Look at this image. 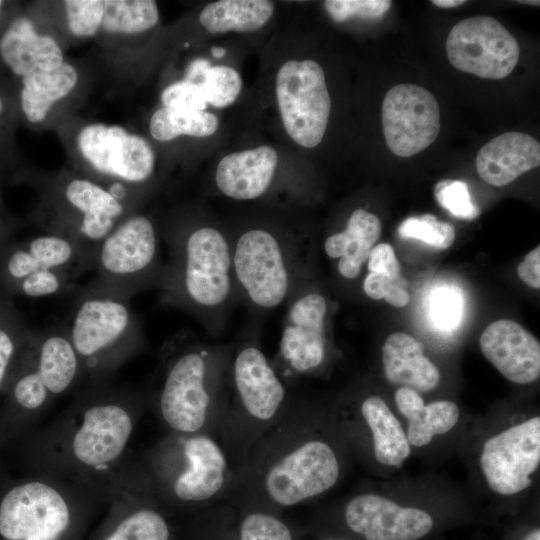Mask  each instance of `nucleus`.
<instances>
[{"label": "nucleus", "mask_w": 540, "mask_h": 540, "mask_svg": "<svg viewBox=\"0 0 540 540\" xmlns=\"http://www.w3.org/2000/svg\"><path fill=\"white\" fill-rule=\"evenodd\" d=\"M165 239L167 256L156 286L160 302L217 333L239 298L230 237L214 225L197 223L173 228Z\"/></svg>", "instance_id": "f257e3e1"}, {"label": "nucleus", "mask_w": 540, "mask_h": 540, "mask_svg": "<svg viewBox=\"0 0 540 540\" xmlns=\"http://www.w3.org/2000/svg\"><path fill=\"white\" fill-rule=\"evenodd\" d=\"M230 239L238 296L252 309H275L309 279L307 244L296 232L252 226Z\"/></svg>", "instance_id": "f03ea898"}, {"label": "nucleus", "mask_w": 540, "mask_h": 540, "mask_svg": "<svg viewBox=\"0 0 540 540\" xmlns=\"http://www.w3.org/2000/svg\"><path fill=\"white\" fill-rule=\"evenodd\" d=\"M66 326L82 367L94 371L119 363L142 340V326L130 300L90 282L77 290Z\"/></svg>", "instance_id": "7ed1b4c3"}, {"label": "nucleus", "mask_w": 540, "mask_h": 540, "mask_svg": "<svg viewBox=\"0 0 540 540\" xmlns=\"http://www.w3.org/2000/svg\"><path fill=\"white\" fill-rule=\"evenodd\" d=\"M162 263L160 235L154 222L146 215L130 214L98 246L90 283L131 300L156 288Z\"/></svg>", "instance_id": "20e7f679"}, {"label": "nucleus", "mask_w": 540, "mask_h": 540, "mask_svg": "<svg viewBox=\"0 0 540 540\" xmlns=\"http://www.w3.org/2000/svg\"><path fill=\"white\" fill-rule=\"evenodd\" d=\"M2 273L18 294L41 298L69 293L93 270L94 255L79 243L44 233L8 250Z\"/></svg>", "instance_id": "39448f33"}, {"label": "nucleus", "mask_w": 540, "mask_h": 540, "mask_svg": "<svg viewBox=\"0 0 540 540\" xmlns=\"http://www.w3.org/2000/svg\"><path fill=\"white\" fill-rule=\"evenodd\" d=\"M168 342L173 354L160 392V411L173 430L193 433L203 427L211 402L210 350L196 342L188 331L176 334Z\"/></svg>", "instance_id": "423d86ee"}, {"label": "nucleus", "mask_w": 540, "mask_h": 540, "mask_svg": "<svg viewBox=\"0 0 540 540\" xmlns=\"http://www.w3.org/2000/svg\"><path fill=\"white\" fill-rule=\"evenodd\" d=\"M126 201L88 178H71L56 194V213L48 234L69 238L96 255L103 239L127 216Z\"/></svg>", "instance_id": "0eeeda50"}, {"label": "nucleus", "mask_w": 540, "mask_h": 540, "mask_svg": "<svg viewBox=\"0 0 540 540\" xmlns=\"http://www.w3.org/2000/svg\"><path fill=\"white\" fill-rule=\"evenodd\" d=\"M78 521L53 486L28 481L0 500V540H77Z\"/></svg>", "instance_id": "6e6552de"}, {"label": "nucleus", "mask_w": 540, "mask_h": 540, "mask_svg": "<svg viewBox=\"0 0 540 540\" xmlns=\"http://www.w3.org/2000/svg\"><path fill=\"white\" fill-rule=\"evenodd\" d=\"M275 91L287 134L302 147H316L324 137L331 110L322 67L310 59L285 62L277 72Z\"/></svg>", "instance_id": "1a4fd4ad"}, {"label": "nucleus", "mask_w": 540, "mask_h": 540, "mask_svg": "<svg viewBox=\"0 0 540 540\" xmlns=\"http://www.w3.org/2000/svg\"><path fill=\"white\" fill-rule=\"evenodd\" d=\"M76 144L85 163L97 174L111 178V184L126 188L142 184L154 172L156 158L150 143L120 125L87 124L79 130Z\"/></svg>", "instance_id": "9d476101"}, {"label": "nucleus", "mask_w": 540, "mask_h": 540, "mask_svg": "<svg viewBox=\"0 0 540 540\" xmlns=\"http://www.w3.org/2000/svg\"><path fill=\"white\" fill-rule=\"evenodd\" d=\"M447 57L456 69L485 79H503L515 68L520 47L496 19L475 16L459 21L446 40Z\"/></svg>", "instance_id": "9b49d317"}, {"label": "nucleus", "mask_w": 540, "mask_h": 540, "mask_svg": "<svg viewBox=\"0 0 540 540\" xmlns=\"http://www.w3.org/2000/svg\"><path fill=\"white\" fill-rule=\"evenodd\" d=\"M286 304L279 356L293 372L308 373L318 368L326 356L328 300L306 280Z\"/></svg>", "instance_id": "f8f14e48"}, {"label": "nucleus", "mask_w": 540, "mask_h": 540, "mask_svg": "<svg viewBox=\"0 0 540 540\" xmlns=\"http://www.w3.org/2000/svg\"><path fill=\"white\" fill-rule=\"evenodd\" d=\"M382 128L392 153L411 157L437 138L440 109L434 95L414 84H398L385 95L382 103Z\"/></svg>", "instance_id": "ddd939ff"}, {"label": "nucleus", "mask_w": 540, "mask_h": 540, "mask_svg": "<svg viewBox=\"0 0 540 540\" xmlns=\"http://www.w3.org/2000/svg\"><path fill=\"white\" fill-rule=\"evenodd\" d=\"M540 463V417H533L489 438L480 465L490 489L513 495L527 489Z\"/></svg>", "instance_id": "4468645a"}, {"label": "nucleus", "mask_w": 540, "mask_h": 540, "mask_svg": "<svg viewBox=\"0 0 540 540\" xmlns=\"http://www.w3.org/2000/svg\"><path fill=\"white\" fill-rule=\"evenodd\" d=\"M339 476V464L331 447L308 441L288 453L268 471L265 487L271 499L293 506L331 488Z\"/></svg>", "instance_id": "2eb2a0df"}, {"label": "nucleus", "mask_w": 540, "mask_h": 540, "mask_svg": "<svg viewBox=\"0 0 540 540\" xmlns=\"http://www.w3.org/2000/svg\"><path fill=\"white\" fill-rule=\"evenodd\" d=\"M348 527L366 540H418L433 527L432 517L424 510L403 507L374 495L354 497L345 508Z\"/></svg>", "instance_id": "dca6fc26"}, {"label": "nucleus", "mask_w": 540, "mask_h": 540, "mask_svg": "<svg viewBox=\"0 0 540 540\" xmlns=\"http://www.w3.org/2000/svg\"><path fill=\"white\" fill-rule=\"evenodd\" d=\"M132 419L122 405L105 402L90 406L72 439V452L81 464L98 468L117 460L129 441Z\"/></svg>", "instance_id": "f3484780"}, {"label": "nucleus", "mask_w": 540, "mask_h": 540, "mask_svg": "<svg viewBox=\"0 0 540 540\" xmlns=\"http://www.w3.org/2000/svg\"><path fill=\"white\" fill-rule=\"evenodd\" d=\"M485 358L509 381L528 384L540 375V343L515 321L489 324L479 338Z\"/></svg>", "instance_id": "a211bd4d"}, {"label": "nucleus", "mask_w": 540, "mask_h": 540, "mask_svg": "<svg viewBox=\"0 0 540 540\" xmlns=\"http://www.w3.org/2000/svg\"><path fill=\"white\" fill-rule=\"evenodd\" d=\"M233 379L245 409L259 420H268L278 411L285 388L262 350L245 344L236 354Z\"/></svg>", "instance_id": "6ab92c4d"}, {"label": "nucleus", "mask_w": 540, "mask_h": 540, "mask_svg": "<svg viewBox=\"0 0 540 540\" xmlns=\"http://www.w3.org/2000/svg\"><path fill=\"white\" fill-rule=\"evenodd\" d=\"M277 165V152L270 146L231 153L218 163L215 184L222 194L231 199H258L272 186Z\"/></svg>", "instance_id": "aec40b11"}, {"label": "nucleus", "mask_w": 540, "mask_h": 540, "mask_svg": "<svg viewBox=\"0 0 540 540\" xmlns=\"http://www.w3.org/2000/svg\"><path fill=\"white\" fill-rule=\"evenodd\" d=\"M540 165V143L522 132H506L480 148L476 157L479 176L488 184L505 186Z\"/></svg>", "instance_id": "412c9836"}, {"label": "nucleus", "mask_w": 540, "mask_h": 540, "mask_svg": "<svg viewBox=\"0 0 540 540\" xmlns=\"http://www.w3.org/2000/svg\"><path fill=\"white\" fill-rule=\"evenodd\" d=\"M0 56L16 75L27 76L37 71L59 67L64 61L57 40L40 33L27 17H18L0 38Z\"/></svg>", "instance_id": "4be33fe9"}, {"label": "nucleus", "mask_w": 540, "mask_h": 540, "mask_svg": "<svg viewBox=\"0 0 540 540\" xmlns=\"http://www.w3.org/2000/svg\"><path fill=\"white\" fill-rule=\"evenodd\" d=\"M381 231V222L375 214L357 208L342 230L326 237L323 245L325 254L335 262L342 279L352 281L361 274Z\"/></svg>", "instance_id": "5701e85b"}, {"label": "nucleus", "mask_w": 540, "mask_h": 540, "mask_svg": "<svg viewBox=\"0 0 540 540\" xmlns=\"http://www.w3.org/2000/svg\"><path fill=\"white\" fill-rule=\"evenodd\" d=\"M27 342L35 370L50 395H59L70 388L82 365L69 338L67 326L29 333Z\"/></svg>", "instance_id": "b1692460"}, {"label": "nucleus", "mask_w": 540, "mask_h": 540, "mask_svg": "<svg viewBox=\"0 0 540 540\" xmlns=\"http://www.w3.org/2000/svg\"><path fill=\"white\" fill-rule=\"evenodd\" d=\"M187 469L174 483L176 496L198 502L214 496L223 486L226 460L219 446L209 437L196 436L186 441Z\"/></svg>", "instance_id": "393cba45"}, {"label": "nucleus", "mask_w": 540, "mask_h": 540, "mask_svg": "<svg viewBox=\"0 0 540 540\" xmlns=\"http://www.w3.org/2000/svg\"><path fill=\"white\" fill-rule=\"evenodd\" d=\"M382 362L390 383L418 393L433 390L440 381V372L425 356L424 345L404 332H395L386 338Z\"/></svg>", "instance_id": "a878e982"}, {"label": "nucleus", "mask_w": 540, "mask_h": 540, "mask_svg": "<svg viewBox=\"0 0 540 540\" xmlns=\"http://www.w3.org/2000/svg\"><path fill=\"white\" fill-rule=\"evenodd\" d=\"M395 403L408 420V442L416 447L429 444L435 435L449 432L459 419V409L454 402L441 400L425 405L420 394L407 387L395 392Z\"/></svg>", "instance_id": "bb28decb"}, {"label": "nucleus", "mask_w": 540, "mask_h": 540, "mask_svg": "<svg viewBox=\"0 0 540 540\" xmlns=\"http://www.w3.org/2000/svg\"><path fill=\"white\" fill-rule=\"evenodd\" d=\"M78 72L68 62L55 69L37 71L22 78L20 104L26 119L42 122L52 106L76 87Z\"/></svg>", "instance_id": "cd10ccee"}, {"label": "nucleus", "mask_w": 540, "mask_h": 540, "mask_svg": "<svg viewBox=\"0 0 540 540\" xmlns=\"http://www.w3.org/2000/svg\"><path fill=\"white\" fill-rule=\"evenodd\" d=\"M361 412L373 435L377 461L400 466L410 454V444L389 406L381 397L372 395L363 401Z\"/></svg>", "instance_id": "c85d7f7f"}, {"label": "nucleus", "mask_w": 540, "mask_h": 540, "mask_svg": "<svg viewBox=\"0 0 540 540\" xmlns=\"http://www.w3.org/2000/svg\"><path fill=\"white\" fill-rule=\"evenodd\" d=\"M274 12L268 0H220L207 4L199 22L210 33L251 32L265 26Z\"/></svg>", "instance_id": "c756f323"}, {"label": "nucleus", "mask_w": 540, "mask_h": 540, "mask_svg": "<svg viewBox=\"0 0 540 540\" xmlns=\"http://www.w3.org/2000/svg\"><path fill=\"white\" fill-rule=\"evenodd\" d=\"M218 118L206 110L162 107L151 116L149 130L158 141H170L181 135L208 137L216 132Z\"/></svg>", "instance_id": "7c9ffc66"}, {"label": "nucleus", "mask_w": 540, "mask_h": 540, "mask_svg": "<svg viewBox=\"0 0 540 540\" xmlns=\"http://www.w3.org/2000/svg\"><path fill=\"white\" fill-rule=\"evenodd\" d=\"M159 20L152 0H104L101 30L108 34L132 35L146 32Z\"/></svg>", "instance_id": "2f4dec72"}, {"label": "nucleus", "mask_w": 540, "mask_h": 540, "mask_svg": "<svg viewBox=\"0 0 540 540\" xmlns=\"http://www.w3.org/2000/svg\"><path fill=\"white\" fill-rule=\"evenodd\" d=\"M170 528L157 511L141 508L116 521L100 540H170Z\"/></svg>", "instance_id": "473e14b6"}, {"label": "nucleus", "mask_w": 540, "mask_h": 540, "mask_svg": "<svg viewBox=\"0 0 540 540\" xmlns=\"http://www.w3.org/2000/svg\"><path fill=\"white\" fill-rule=\"evenodd\" d=\"M208 105L224 108L231 105L242 89L240 74L225 65L209 66L199 82Z\"/></svg>", "instance_id": "72a5a7b5"}, {"label": "nucleus", "mask_w": 540, "mask_h": 540, "mask_svg": "<svg viewBox=\"0 0 540 540\" xmlns=\"http://www.w3.org/2000/svg\"><path fill=\"white\" fill-rule=\"evenodd\" d=\"M398 234L402 238L418 239L439 249L449 248L455 240L454 226L428 213L405 219L398 227Z\"/></svg>", "instance_id": "f704fd0d"}, {"label": "nucleus", "mask_w": 540, "mask_h": 540, "mask_svg": "<svg viewBox=\"0 0 540 540\" xmlns=\"http://www.w3.org/2000/svg\"><path fill=\"white\" fill-rule=\"evenodd\" d=\"M27 339L28 336L24 342L25 366L14 382L12 393L18 406L26 410H36L43 406L51 395L35 370Z\"/></svg>", "instance_id": "c9c22d12"}, {"label": "nucleus", "mask_w": 540, "mask_h": 540, "mask_svg": "<svg viewBox=\"0 0 540 540\" xmlns=\"http://www.w3.org/2000/svg\"><path fill=\"white\" fill-rule=\"evenodd\" d=\"M69 31L78 38H90L101 30L104 0L63 1Z\"/></svg>", "instance_id": "e433bc0d"}, {"label": "nucleus", "mask_w": 540, "mask_h": 540, "mask_svg": "<svg viewBox=\"0 0 540 540\" xmlns=\"http://www.w3.org/2000/svg\"><path fill=\"white\" fill-rule=\"evenodd\" d=\"M434 195L439 205L457 218L473 220L480 214L464 181L441 180L434 186Z\"/></svg>", "instance_id": "4c0bfd02"}, {"label": "nucleus", "mask_w": 540, "mask_h": 540, "mask_svg": "<svg viewBox=\"0 0 540 540\" xmlns=\"http://www.w3.org/2000/svg\"><path fill=\"white\" fill-rule=\"evenodd\" d=\"M408 281L401 276L368 272L363 280L364 293L373 300L384 299L394 307H404L410 301Z\"/></svg>", "instance_id": "58836bf2"}, {"label": "nucleus", "mask_w": 540, "mask_h": 540, "mask_svg": "<svg viewBox=\"0 0 540 540\" xmlns=\"http://www.w3.org/2000/svg\"><path fill=\"white\" fill-rule=\"evenodd\" d=\"M328 15L336 22L351 17L376 19L382 17L391 7L388 0H328L324 2Z\"/></svg>", "instance_id": "ea45409f"}, {"label": "nucleus", "mask_w": 540, "mask_h": 540, "mask_svg": "<svg viewBox=\"0 0 540 540\" xmlns=\"http://www.w3.org/2000/svg\"><path fill=\"white\" fill-rule=\"evenodd\" d=\"M240 540H293L289 528L276 517L252 513L242 522Z\"/></svg>", "instance_id": "a19ab883"}, {"label": "nucleus", "mask_w": 540, "mask_h": 540, "mask_svg": "<svg viewBox=\"0 0 540 540\" xmlns=\"http://www.w3.org/2000/svg\"><path fill=\"white\" fill-rule=\"evenodd\" d=\"M163 107L204 111L208 103L200 83L180 80L168 85L161 94Z\"/></svg>", "instance_id": "79ce46f5"}, {"label": "nucleus", "mask_w": 540, "mask_h": 540, "mask_svg": "<svg viewBox=\"0 0 540 540\" xmlns=\"http://www.w3.org/2000/svg\"><path fill=\"white\" fill-rule=\"evenodd\" d=\"M461 307L462 302L459 294L454 290L442 288L434 292L431 298L430 312L437 326L450 329L458 323Z\"/></svg>", "instance_id": "37998d69"}, {"label": "nucleus", "mask_w": 540, "mask_h": 540, "mask_svg": "<svg viewBox=\"0 0 540 540\" xmlns=\"http://www.w3.org/2000/svg\"><path fill=\"white\" fill-rule=\"evenodd\" d=\"M368 272L401 276V266L395 256L393 247L388 243L376 244L366 261Z\"/></svg>", "instance_id": "c03bdc74"}, {"label": "nucleus", "mask_w": 540, "mask_h": 540, "mask_svg": "<svg viewBox=\"0 0 540 540\" xmlns=\"http://www.w3.org/2000/svg\"><path fill=\"white\" fill-rule=\"evenodd\" d=\"M517 274L528 286L540 288V247L526 254L523 261L518 265Z\"/></svg>", "instance_id": "a18cd8bd"}, {"label": "nucleus", "mask_w": 540, "mask_h": 540, "mask_svg": "<svg viewBox=\"0 0 540 540\" xmlns=\"http://www.w3.org/2000/svg\"><path fill=\"white\" fill-rule=\"evenodd\" d=\"M431 2L440 8H454L465 3L463 0H433Z\"/></svg>", "instance_id": "49530a36"}, {"label": "nucleus", "mask_w": 540, "mask_h": 540, "mask_svg": "<svg viewBox=\"0 0 540 540\" xmlns=\"http://www.w3.org/2000/svg\"><path fill=\"white\" fill-rule=\"evenodd\" d=\"M523 540H540V530L534 529L529 534H527Z\"/></svg>", "instance_id": "de8ad7c7"}, {"label": "nucleus", "mask_w": 540, "mask_h": 540, "mask_svg": "<svg viewBox=\"0 0 540 540\" xmlns=\"http://www.w3.org/2000/svg\"><path fill=\"white\" fill-rule=\"evenodd\" d=\"M212 54H213V56H215L217 58H220L225 54V49H223L221 47H214V48H212Z\"/></svg>", "instance_id": "09e8293b"}, {"label": "nucleus", "mask_w": 540, "mask_h": 540, "mask_svg": "<svg viewBox=\"0 0 540 540\" xmlns=\"http://www.w3.org/2000/svg\"><path fill=\"white\" fill-rule=\"evenodd\" d=\"M520 3H526L531 5H539V1H519Z\"/></svg>", "instance_id": "8fccbe9b"}, {"label": "nucleus", "mask_w": 540, "mask_h": 540, "mask_svg": "<svg viewBox=\"0 0 540 540\" xmlns=\"http://www.w3.org/2000/svg\"><path fill=\"white\" fill-rule=\"evenodd\" d=\"M3 101H2V98L0 97V113L2 112L3 110Z\"/></svg>", "instance_id": "3c124183"}, {"label": "nucleus", "mask_w": 540, "mask_h": 540, "mask_svg": "<svg viewBox=\"0 0 540 540\" xmlns=\"http://www.w3.org/2000/svg\"><path fill=\"white\" fill-rule=\"evenodd\" d=\"M3 2L0 1V15H1V6H2Z\"/></svg>", "instance_id": "603ef678"}]
</instances>
